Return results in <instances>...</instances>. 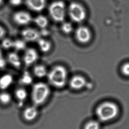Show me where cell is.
<instances>
[{
    "mask_svg": "<svg viewBox=\"0 0 129 129\" xmlns=\"http://www.w3.org/2000/svg\"><path fill=\"white\" fill-rule=\"evenodd\" d=\"M120 112L118 105L112 101H105L96 108V114L99 121L107 122L117 118Z\"/></svg>",
    "mask_w": 129,
    "mask_h": 129,
    "instance_id": "obj_1",
    "label": "cell"
},
{
    "mask_svg": "<svg viewBox=\"0 0 129 129\" xmlns=\"http://www.w3.org/2000/svg\"><path fill=\"white\" fill-rule=\"evenodd\" d=\"M49 83L53 87L61 89L66 84L68 71L64 66L58 65L52 68L47 74Z\"/></svg>",
    "mask_w": 129,
    "mask_h": 129,
    "instance_id": "obj_2",
    "label": "cell"
},
{
    "mask_svg": "<svg viewBox=\"0 0 129 129\" xmlns=\"http://www.w3.org/2000/svg\"><path fill=\"white\" fill-rule=\"evenodd\" d=\"M50 94L49 85L43 82H39L34 85L31 91V99L36 106L43 104L47 100Z\"/></svg>",
    "mask_w": 129,
    "mask_h": 129,
    "instance_id": "obj_3",
    "label": "cell"
},
{
    "mask_svg": "<svg viewBox=\"0 0 129 129\" xmlns=\"http://www.w3.org/2000/svg\"><path fill=\"white\" fill-rule=\"evenodd\" d=\"M49 12L54 21L57 22H63L66 14V8L64 2L57 1L52 2L49 6Z\"/></svg>",
    "mask_w": 129,
    "mask_h": 129,
    "instance_id": "obj_4",
    "label": "cell"
},
{
    "mask_svg": "<svg viewBox=\"0 0 129 129\" xmlns=\"http://www.w3.org/2000/svg\"><path fill=\"white\" fill-rule=\"evenodd\" d=\"M68 13L71 19L75 23H81L86 17V12L84 7L80 4L75 2L70 4Z\"/></svg>",
    "mask_w": 129,
    "mask_h": 129,
    "instance_id": "obj_5",
    "label": "cell"
},
{
    "mask_svg": "<svg viewBox=\"0 0 129 129\" xmlns=\"http://www.w3.org/2000/svg\"><path fill=\"white\" fill-rule=\"evenodd\" d=\"M91 36L90 31L86 27H79L75 31V38L80 44H86L89 42L91 40Z\"/></svg>",
    "mask_w": 129,
    "mask_h": 129,
    "instance_id": "obj_6",
    "label": "cell"
},
{
    "mask_svg": "<svg viewBox=\"0 0 129 129\" xmlns=\"http://www.w3.org/2000/svg\"><path fill=\"white\" fill-rule=\"evenodd\" d=\"M13 19L18 25H25L30 23L32 18L29 13L24 11H20L15 13Z\"/></svg>",
    "mask_w": 129,
    "mask_h": 129,
    "instance_id": "obj_7",
    "label": "cell"
},
{
    "mask_svg": "<svg viewBox=\"0 0 129 129\" xmlns=\"http://www.w3.org/2000/svg\"><path fill=\"white\" fill-rule=\"evenodd\" d=\"M22 35L25 40L29 42L38 41L40 38V33L35 29L27 28L22 32Z\"/></svg>",
    "mask_w": 129,
    "mask_h": 129,
    "instance_id": "obj_8",
    "label": "cell"
},
{
    "mask_svg": "<svg viewBox=\"0 0 129 129\" xmlns=\"http://www.w3.org/2000/svg\"><path fill=\"white\" fill-rule=\"evenodd\" d=\"M47 0H26L27 7L35 12H40L45 8Z\"/></svg>",
    "mask_w": 129,
    "mask_h": 129,
    "instance_id": "obj_9",
    "label": "cell"
},
{
    "mask_svg": "<svg viewBox=\"0 0 129 129\" xmlns=\"http://www.w3.org/2000/svg\"><path fill=\"white\" fill-rule=\"evenodd\" d=\"M39 58V54L34 48H30L26 50L25 53L23 61L26 66H31L37 61Z\"/></svg>",
    "mask_w": 129,
    "mask_h": 129,
    "instance_id": "obj_10",
    "label": "cell"
},
{
    "mask_svg": "<svg viewBox=\"0 0 129 129\" xmlns=\"http://www.w3.org/2000/svg\"><path fill=\"white\" fill-rule=\"evenodd\" d=\"M86 83V80L84 77L80 75H76L72 77L70 80L69 84L72 89L78 90L85 87Z\"/></svg>",
    "mask_w": 129,
    "mask_h": 129,
    "instance_id": "obj_11",
    "label": "cell"
},
{
    "mask_svg": "<svg viewBox=\"0 0 129 129\" xmlns=\"http://www.w3.org/2000/svg\"><path fill=\"white\" fill-rule=\"evenodd\" d=\"M39 115V111L37 106L35 105L26 108L23 112L24 119L27 121H32L35 120Z\"/></svg>",
    "mask_w": 129,
    "mask_h": 129,
    "instance_id": "obj_12",
    "label": "cell"
},
{
    "mask_svg": "<svg viewBox=\"0 0 129 129\" xmlns=\"http://www.w3.org/2000/svg\"><path fill=\"white\" fill-rule=\"evenodd\" d=\"M13 79L12 75L9 74H5L0 78V89L5 90L10 86Z\"/></svg>",
    "mask_w": 129,
    "mask_h": 129,
    "instance_id": "obj_13",
    "label": "cell"
},
{
    "mask_svg": "<svg viewBox=\"0 0 129 129\" xmlns=\"http://www.w3.org/2000/svg\"><path fill=\"white\" fill-rule=\"evenodd\" d=\"M34 21L37 26L42 29L46 28L49 24V20L47 17L43 15L37 16L34 19Z\"/></svg>",
    "mask_w": 129,
    "mask_h": 129,
    "instance_id": "obj_14",
    "label": "cell"
},
{
    "mask_svg": "<svg viewBox=\"0 0 129 129\" xmlns=\"http://www.w3.org/2000/svg\"><path fill=\"white\" fill-rule=\"evenodd\" d=\"M33 72L35 76L39 78L45 77L48 74L46 68L42 64H39L35 66Z\"/></svg>",
    "mask_w": 129,
    "mask_h": 129,
    "instance_id": "obj_15",
    "label": "cell"
},
{
    "mask_svg": "<svg viewBox=\"0 0 129 129\" xmlns=\"http://www.w3.org/2000/svg\"><path fill=\"white\" fill-rule=\"evenodd\" d=\"M38 44L39 49L43 53H47L50 51L52 45L50 42L44 38H40L38 40Z\"/></svg>",
    "mask_w": 129,
    "mask_h": 129,
    "instance_id": "obj_16",
    "label": "cell"
},
{
    "mask_svg": "<svg viewBox=\"0 0 129 129\" xmlns=\"http://www.w3.org/2000/svg\"><path fill=\"white\" fill-rule=\"evenodd\" d=\"M9 61L11 64L16 68H19L21 66V62L19 56L15 53H11L8 56Z\"/></svg>",
    "mask_w": 129,
    "mask_h": 129,
    "instance_id": "obj_17",
    "label": "cell"
},
{
    "mask_svg": "<svg viewBox=\"0 0 129 129\" xmlns=\"http://www.w3.org/2000/svg\"><path fill=\"white\" fill-rule=\"evenodd\" d=\"M15 95L16 97L21 103H23L26 99L28 96L26 90L23 88H19L16 89L15 92Z\"/></svg>",
    "mask_w": 129,
    "mask_h": 129,
    "instance_id": "obj_18",
    "label": "cell"
},
{
    "mask_svg": "<svg viewBox=\"0 0 129 129\" xmlns=\"http://www.w3.org/2000/svg\"><path fill=\"white\" fill-rule=\"evenodd\" d=\"M32 81V77L28 72H25L20 79V83L24 85H29Z\"/></svg>",
    "mask_w": 129,
    "mask_h": 129,
    "instance_id": "obj_19",
    "label": "cell"
},
{
    "mask_svg": "<svg viewBox=\"0 0 129 129\" xmlns=\"http://www.w3.org/2000/svg\"><path fill=\"white\" fill-rule=\"evenodd\" d=\"M100 127L101 125L99 121L91 120L85 125L84 129H100Z\"/></svg>",
    "mask_w": 129,
    "mask_h": 129,
    "instance_id": "obj_20",
    "label": "cell"
},
{
    "mask_svg": "<svg viewBox=\"0 0 129 129\" xmlns=\"http://www.w3.org/2000/svg\"><path fill=\"white\" fill-rule=\"evenodd\" d=\"M61 30L65 34H69L73 31V27L70 22H64L61 25Z\"/></svg>",
    "mask_w": 129,
    "mask_h": 129,
    "instance_id": "obj_21",
    "label": "cell"
},
{
    "mask_svg": "<svg viewBox=\"0 0 129 129\" xmlns=\"http://www.w3.org/2000/svg\"><path fill=\"white\" fill-rule=\"evenodd\" d=\"M12 97L10 94L6 92L0 93V102L3 104H7L10 102Z\"/></svg>",
    "mask_w": 129,
    "mask_h": 129,
    "instance_id": "obj_22",
    "label": "cell"
},
{
    "mask_svg": "<svg viewBox=\"0 0 129 129\" xmlns=\"http://www.w3.org/2000/svg\"><path fill=\"white\" fill-rule=\"evenodd\" d=\"M26 44L24 41L21 40H17L13 42V47H14L16 50L20 51L23 50L26 47Z\"/></svg>",
    "mask_w": 129,
    "mask_h": 129,
    "instance_id": "obj_23",
    "label": "cell"
},
{
    "mask_svg": "<svg viewBox=\"0 0 129 129\" xmlns=\"http://www.w3.org/2000/svg\"><path fill=\"white\" fill-rule=\"evenodd\" d=\"M121 71L123 75L126 77H129V62L122 64Z\"/></svg>",
    "mask_w": 129,
    "mask_h": 129,
    "instance_id": "obj_24",
    "label": "cell"
},
{
    "mask_svg": "<svg viewBox=\"0 0 129 129\" xmlns=\"http://www.w3.org/2000/svg\"><path fill=\"white\" fill-rule=\"evenodd\" d=\"M13 42H12L10 39L6 38L3 41L2 43V46L4 48L6 49H9L11 47H13Z\"/></svg>",
    "mask_w": 129,
    "mask_h": 129,
    "instance_id": "obj_25",
    "label": "cell"
},
{
    "mask_svg": "<svg viewBox=\"0 0 129 129\" xmlns=\"http://www.w3.org/2000/svg\"><path fill=\"white\" fill-rule=\"evenodd\" d=\"M10 2L12 5L18 6L21 5L22 0H10Z\"/></svg>",
    "mask_w": 129,
    "mask_h": 129,
    "instance_id": "obj_26",
    "label": "cell"
},
{
    "mask_svg": "<svg viewBox=\"0 0 129 129\" xmlns=\"http://www.w3.org/2000/svg\"><path fill=\"white\" fill-rule=\"evenodd\" d=\"M6 64V62L5 60L2 58V57H0V69H3L5 67Z\"/></svg>",
    "mask_w": 129,
    "mask_h": 129,
    "instance_id": "obj_27",
    "label": "cell"
},
{
    "mask_svg": "<svg viewBox=\"0 0 129 129\" xmlns=\"http://www.w3.org/2000/svg\"><path fill=\"white\" fill-rule=\"evenodd\" d=\"M5 33V31L2 27L0 25V38L4 36Z\"/></svg>",
    "mask_w": 129,
    "mask_h": 129,
    "instance_id": "obj_28",
    "label": "cell"
},
{
    "mask_svg": "<svg viewBox=\"0 0 129 129\" xmlns=\"http://www.w3.org/2000/svg\"><path fill=\"white\" fill-rule=\"evenodd\" d=\"M2 57V50L0 48V57Z\"/></svg>",
    "mask_w": 129,
    "mask_h": 129,
    "instance_id": "obj_29",
    "label": "cell"
},
{
    "mask_svg": "<svg viewBox=\"0 0 129 129\" xmlns=\"http://www.w3.org/2000/svg\"><path fill=\"white\" fill-rule=\"evenodd\" d=\"M2 1H3V0H0V5H1V4L2 3Z\"/></svg>",
    "mask_w": 129,
    "mask_h": 129,
    "instance_id": "obj_30",
    "label": "cell"
}]
</instances>
